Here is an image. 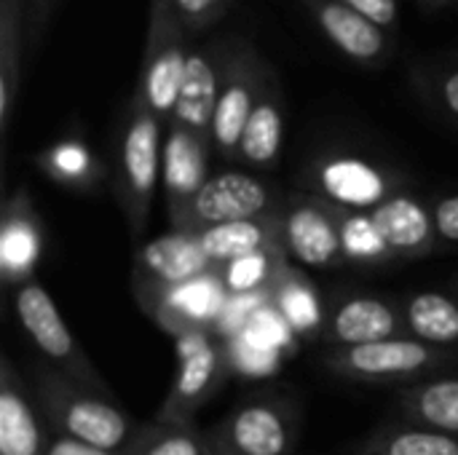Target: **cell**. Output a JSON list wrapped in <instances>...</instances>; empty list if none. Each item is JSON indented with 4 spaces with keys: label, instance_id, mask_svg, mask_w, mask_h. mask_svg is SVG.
Here are the masks:
<instances>
[{
    "label": "cell",
    "instance_id": "34",
    "mask_svg": "<svg viewBox=\"0 0 458 455\" xmlns=\"http://www.w3.org/2000/svg\"><path fill=\"white\" fill-rule=\"evenodd\" d=\"M440 247H458V193H445L432 201Z\"/></svg>",
    "mask_w": 458,
    "mask_h": 455
},
{
    "label": "cell",
    "instance_id": "18",
    "mask_svg": "<svg viewBox=\"0 0 458 455\" xmlns=\"http://www.w3.org/2000/svg\"><path fill=\"white\" fill-rule=\"evenodd\" d=\"M228 290L223 284L220 268H212L180 287H174L153 311V322L172 338L185 333H215Z\"/></svg>",
    "mask_w": 458,
    "mask_h": 455
},
{
    "label": "cell",
    "instance_id": "6",
    "mask_svg": "<svg viewBox=\"0 0 458 455\" xmlns=\"http://www.w3.org/2000/svg\"><path fill=\"white\" fill-rule=\"evenodd\" d=\"M185 38L188 32L180 16L174 13L172 0H150V19H148V35H145L134 99L142 107H148L153 115H158L164 123H169L172 110L177 105L185 62L191 51L185 46Z\"/></svg>",
    "mask_w": 458,
    "mask_h": 455
},
{
    "label": "cell",
    "instance_id": "35",
    "mask_svg": "<svg viewBox=\"0 0 458 455\" xmlns=\"http://www.w3.org/2000/svg\"><path fill=\"white\" fill-rule=\"evenodd\" d=\"M344 3L386 32H394V27L400 21V3L397 0H344Z\"/></svg>",
    "mask_w": 458,
    "mask_h": 455
},
{
    "label": "cell",
    "instance_id": "24",
    "mask_svg": "<svg viewBox=\"0 0 458 455\" xmlns=\"http://www.w3.org/2000/svg\"><path fill=\"white\" fill-rule=\"evenodd\" d=\"M397 410L403 421L458 440V375H435L400 389Z\"/></svg>",
    "mask_w": 458,
    "mask_h": 455
},
{
    "label": "cell",
    "instance_id": "41",
    "mask_svg": "<svg viewBox=\"0 0 458 455\" xmlns=\"http://www.w3.org/2000/svg\"><path fill=\"white\" fill-rule=\"evenodd\" d=\"M456 56H458V51H456Z\"/></svg>",
    "mask_w": 458,
    "mask_h": 455
},
{
    "label": "cell",
    "instance_id": "32",
    "mask_svg": "<svg viewBox=\"0 0 458 455\" xmlns=\"http://www.w3.org/2000/svg\"><path fill=\"white\" fill-rule=\"evenodd\" d=\"M416 88L443 115L458 123V56L451 54L437 64H424L416 72Z\"/></svg>",
    "mask_w": 458,
    "mask_h": 455
},
{
    "label": "cell",
    "instance_id": "28",
    "mask_svg": "<svg viewBox=\"0 0 458 455\" xmlns=\"http://www.w3.org/2000/svg\"><path fill=\"white\" fill-rule=\"evenodd\" d=\"M35 161L48 180L72 190H91L102 177V166L97 156L78 137H64L48 145L46 150L38 153Z\"/></svg>",
    "mask_w": 458,
    "mask_h": 455
},
{
    "label": "cell",
    "instance_id": "17",
    "mask_svg": "<svg viewBox=\"0 0 458 455\" xmlns=\"http://www.w3.org/2000/svg\"><path fill=\"white\" fill-rule=\"evenodd\" d=\"M325 38L352 62L381 67L392 54V32L381 29L344 0H303Z\"/></svg>",
    "mask_w": 458,
    "mask_h": 455
},
{
    "label": "cell",
    "instance_id": "5",
    "mask_svg": "<svg viewBox=\"0 0 458 455\" xmlns=\"http://www.w3.org/2000/svg\"><path fill=\"white\" fill-rule=\"evenodd\" d=\"M303 190L346 212H373L386 198L405 190V177L370 156L333 150L306 166Z\"/></svg>",
    "mask_w": 458,
    "mask_h": 455
},
{
    "label": "cell",
    "instance_id": "2",
    "mask_svg": "<svg viewBox=\"0 0 458 455\" xmlns=\"http://www.w3.org/2000/svg\"><path fill=\"white\" fill-rule=\"evenodd\" d=\"M164 121L142 107L134 97L129 102L115 156V198L123 212L126 228L134 239L142 236L148 215L161 182L164 161Z\"/></svg>",
    "mask_w": 458,
    "mask_h": 455
},
{
    "label": "cell",
    "instance_id": "30",
    "mask_svg": "<svg viewBox=\"0 0 458 455\" xmlns=\"http://www.w3.org/2000/svg\"><path fill=\"white\" fill-rule=\"evenodd\" d=\"M121 455H209V434L193 424L153 421L137 426Z\"/></svg>",
    "mask_w": 458,
    "mask_h": 455
},
{
    "label": "cell",
    "instance_id": "4",
    "mask_svg": "<svg viewBox=\"0 0 458 455\" xmlns=\"http://www.w3.org/2000/svg\"><path fill=\"white\" fill-rule=\"evenodd\" d=\"M13 314L19 319L21 333L38 351L40 362H46L48 367L110 397L107 381L99 375V370L94 367L89 354L81 349V343L70 333L67 322L62 319L54 298L38 279H30V282L13 287Z\"/></svg>",
    "mask_w": 458,
    "mask_h": 455
},
{
    "label": "cell",
    "instance_id": "10",
    "mask_svg": "<svg viewBox=\"0 0 458 455\" xmlns=\"http://www.w3.org/2000/svg\"><path fill=\"white\" fill-rule=\"evenodd\" d=\"M212 260L193 231L172 228L142 244L131 263V295L140 308L153 316L158 303L180 284L212 271Z\"/></svg>",
    "mask_w": 458,
    "mask_h": 455
},
{
    "label": "cell",
    "instance_id": "3",
    "mask_svg": "<svg viewBox=\"0 0 458 455\" xmlns=\"http://www.w3.org/2000/svg\"><path fill=\"white\" fill-rule=\"evenodd\" d=\"M322 365L327 373L344 381L405 389L419 381L443 375V370L456 365V354L421 343L411 335H400L357 349H330Z\"/></svg>",
    "mask_w": 458,
    "mask_h": 455
},
{
    "label": "cell",
    "instance_id": "33",
    "mask_svg": "<svg viewBox=\"0 0 458 455\" xmlns=\"http://www.w3.org/2000/svg\"><path fill=\"white\" fill-rule=\"evenodd\" d=\"M174 13L180 16L188 35H196L207 27H212L223 13L228 11L231 0H172Z\"/></svg>",
    "mask_w": 458,
    "mask_h": 455
},
{
    "label": "cell",
    "instance_id": "26",
    "mask_svg": "<svg viewBox=\"0 0 458 455\" xmlns=\"http://www.w3.org/2000/svg\"><path fill=\"white\" fill-rule=\"evenodd\" d=\"M24 0H0V156L5 161L8 131L21 94V24Z\"/></svg>",
    "mask_w": 458,
    "mask_h": 455
},
{
    "label": "cell",
    "instance_id": "8",
    "mask_svg": "<svg viewBox=\"0 0 458 455\" xmlns=\"http://www.w3.org/2000/svg\"><path fill=\"white\" fill-rule=\"evenodd\" d=\"M279 188L250 169H223L209 174L193 201L172 220V228L201 231L209 225L274 215L284 206Z\"/></svg>",
    "mask_w": 458,
    "mask_h": 455
},
{
    "label": "cell",
    "instance_id": "16",
    "mask_svg": "<svg viewBox=\"0 0 458 455\" xmlns=\"http://www.w3.org/2000/svg\"><path fill=\"white\" fill-rule=\"evenodd\" d=\"M370 215L381 228L397 263L424 260L440 247L432 204L413 190L394 193Z\"/></svg>",
    "mask_w": 458,
    "mask_h": 455
},
{
    "label": "cell",
    "instance_id": "1",
    "mask_svg": "<svg viewBox=\"0 0 458 455\" xmlns=\"http://www.w3.org/2000/svg\"><path fill=\"white\" fill-rule=\"evenodd\" d=\"M32 389L38 408L54 434L121 455L137 432L131 418L107 394L83 386L46 362L32 365Z\"/></svg>",
    "mask_w": 458,
    "mask_h": 455
},
{
    "label": "cell",
    "instance_id": "38",
    "mask_svg": "<svg viewBox=\"0 0 458 455\" xmlns=\"http://www.w3.org/2000/svg\"><path fill=\"white\" fill-rule=\"evenodd\" d=\"M424 11H437V8H445V5H451V3H456V0H416Z\"/></svg>",
    "mask_w": 458,
    "mask_h": 455
},
{
    "label": "cell",
    "instance_id": "13",
    "mask_svg": "<svg viewBox=\"0 0 458 455\" xmlns=\"http://www.w3.org/2000/svg\"><path fill=\"white\" fill-rule=\"evenodd\" d=\"M233 43H236V38H212L188 51L177 105L172 110L169 123H177L182 129L209 137L225 64H228Z\"/></svg>",
    "mask_w": 458,
    "mask_h": 455
},
{
    "label": "cell",
    "instance_id": "29",
    "mask_svg": "<svg viewBox=\"0 0 458 455\" xmlns=\"http://www.w3.org/2000/svg\"><path fill=\"white\" fill-rule=\"evenodd\" d=\"M338 231H341L344 263L360 268H386L397 263L370 212L338 209Z\"/></svg>",
    "mask_w": 458,
    "mask_h": 455
},
{
    "label": "cell",
    "instance_id": "7",
    "mask_svg": "<svg viewBox=\"0 0 458 455\" xmlns=\"http://www.w3.org/2000/svg\"><path fill=\"white\" fill-rule=\"evenodd\" d=\"M177 373L158 405L156 421L161 424H193V416L223 389L228 381L231 359L225 341L215 333H185L174 338Z\"/></svg>",
    "mask_w": 458,
    "mask_h": 455
},
{
    "label": "cell",
    "instance_id": "21",
    "mask_svg": "<svg viewBox=\"0 0 458 455\" xmlns=\"http://www.w3.org/2000/svg\"><path fill=\"white\" fill-rule=\"evenodd\" d=\"M284 147V94L279 75L274 72L266 83L239 142V164L250 172H271Z\"/></svg>",
    "mask_w": 458,
    "mask_h": 455
},
{
    "label": "cell",
    "instance_id": "36",
    "mask_svg": "<svg viewBox=\"0 0 458 455\" xmlns=\"http://www.w3.org/2000/svg\"><path fill=\"white\" fill-rule=\"evenodd\" d=\"M56 5L59 0H24V24H27V35L32 46L43 40Z\"/></svg>",
    "mask_w": 458,
    "mask_h": 455
},
{
    "label": "cell",
    "instance_id": "23",
    "mask_svg": "<svg viewBox=\"0 0 458 455\" xmlns=\"http://www.w3.org/2000/svg\"><path fill=\"white\" fill-rule=\"evenodd\" d=\"M271 306L301 338H325L327 311L314 282L301 271L298 263H287L271 284Z\"/></svg>",
    "mask_w": 458,
    "mask_h": 455
},
{
    "label": "cell",
    "instance_id": "25",
    "mask_svg": "<svg viewBox=\"0 0 458 455\" xmlns=\"http://www.w3.org/2000/svg\"><path fill=\"white\" fill-rule=\"evenodd\" d=\"M405 333L435 349H458V298L437 290L408 295L403 303Z\"/></svg>",
    "mask_w": 458,
    "mask_h": 455
},
{
    "label": "cell",
    "instance_id": "22",
    "mask_svg": "<svg viewBox=\"0 0 458 455\" xmlns=\"http://www.w3.org/2000/svg\"><path fill=\"white\" fill-rule=\"evenodd\" d=\"M284 209V206H282ZM282 209L274 215L252 217V220H236L223 225H209L201 231H193L199 244L204 247L207 257L215 268H223L244 255L260 252L266 247L282 244Z\"/></svg>",
    "mask_w": 458,
    "mask_h": 455
},
{
    "label": "cell",
    "instance_id": "37",
    "mask_svg": "<svg viewBox=\"0 0 458 455\" xmlns=\"http://www.w3.org/2000/svg\"><path fill=\"white\" fill-rule=\"evenodd\" d=\"M46 455H118L107 453V451H99L94 445H86L81 440H72V437H62V434H51V442L46 448Z\"/></svg>",
    "mask_w": 458,
    "mask_h": 455
},
{
    "label": "cell",
    "instance_id": "40",
    "mask_svg": "<svg viewBox=\"0 0 458 455\" xmlns=\"http://www.w3.org/2000/svg\"><path fill=\"white\" fill-rule=\"evenodd\" d=\"M454 295H456V298H458V276H456V279H454Z\"/></svg>",
    "mask_w": 458,
    "mask_h": 455
},
{
    "label": "cell",
    "instance_id": "12",
    "mask_svg": "<svg viewBox=\"0 0 458 455\" xmlns=\"http://www.w3.org/2000/svg\"><path fill=\"white\" fill-rule=\"evenodd\" d=\"M282 244L298 265L322 271L346 265L338 231V206L309 190H301L284 201Z\"/></svg>",
    "mask_w": 458,
    "mask_h": 455
},
{
    "label": "cell",
    "instance_id": "15",
    "mask_svg": "<svg viewBox=\"0 0 458 455\" xmlns=\"http://www.w3.org/2000/svg\"><path fill=\"white\" fill-rule=\"evenodd\" d=\"M212 139L182 129L177 123H166L164 137V161H161V188L166 198V215L174 220L209 180V156Z\"/></svg>",
    "mask_w": 458,
    "mask_h": 455
},
{
    "label": "cell",
    "instance_id": "19",
    "mask_svg": "<svg viewBox=\"0 0 458 455\" xmlns=\"http://www.w3.org/2000/svg\"><path fill=\"white\" fill-rule=\"evenodd\" d=\"M0 217V276L8 287H19L32 279L43 255V231L27 188L5 198Z\"/></svg>",
    "mask_w": 458,
    "mask_h": 455
},
{
    "label": "cell",
    "instance_id": "31",
    "mask_svg": "<svg viewBox=\"0 0 458 455\" xmlns=\"http://www.w3.org/2000/svg\"><path fill=\"white\" fill-rule=\"evenodd\" d=\"M290 263V255L284 244L266 247L260 252L244 255L228 265L220 268L223 284L228 295H250V292H266L276 282L279 271Z\"/></svg>",
    "mask_w": 458,
    "mask_h": 455
},
{
    "label": "cell",
    "instance_id": "11",
    "mask_svg": "<svg viewBox=\"0 0 458 455\" xmlns=\"http://www.w3.org/2000/svg\"><path fill=\"white\" fill-rule=\"evenodd\" d=\"M298 426L301 416L293 400L263 394L233 408L209 437L239 455H290Z\"/></svg>",
    "mask_w": 458,
    "mask_h": 455
},
{
    "label": "cell",
    "instance_id": "39",
    "mask_svg": "<svg viewBox=\"0 0 458 455\" xmlns=\"http://www.w3.org/2000/svg\"><path fill=\"white\" fill-rule=\"evenodd\" d=\"M209 455H239V453H233V451L223 448L220 442H215V440L209 437Z\"/></svg>",
    "mask_w": 458,
    "mask_h": 455
},
{
    "label": "cell",
    "instance_id": "27",
    "mask_svg": "<svg viewBox=\"0 0 458 455\" xmlns=\"http://www.w3.org/2000/svg\"><path fill=\"white\" fill-rule=\"evenodd\" d=\"M354 455H458V440L411 421H400L378 426Z\"/></svg>",
    "mask_w": 458,
    "mask_h": 455
},
{
    "label": "cell",
    "instance_id": "20",
    "mask_svg": "<svg viewBox=\"0 0 458 455\" xmlns=\"http://www.w3.org/2000/svg\"><path fill=\"white\" fill-rule=\"evenodd\" d=\"M48 424L40 421L27 386L3 354L0 359V455H46Z\"/></svg>",
    "mask_w": 458,
    "mask_h": 455
},
{
    "label": "cell",
    "instance_id": "14",
    "mask_svg": "<svg viewBox=\"0 0 458 455\" xmlns=\"http://www.w3.org/2000/svg\"><path fill=\"white\" fill-rule=\"evenodd\" d=\"M405 333L403 308L378 295H349L335 300L327 311L325 341L330 349H357L400 338Z\"/></svg>",
    "mask_w": 458,
    "mask_h": 455
},
{
    "label": "cell",
    "instance_id": "9",
    "mask_svg": "<svg viewBox=\"0 0 458 455\" xmlns=\"http://www.w3.org/2000/svg\"><path fill=\"white\" fill-rule=\"evenodd\" d=\"M274 67L258 54V48L250 40H236L225 64L217 107H215V121H212V150L217 158L233 164L239 161V142L244 134V126L271 80Z\"/></svg>",
    "mask_w": 458,
    "mask_h": 455
}]
</instances>
